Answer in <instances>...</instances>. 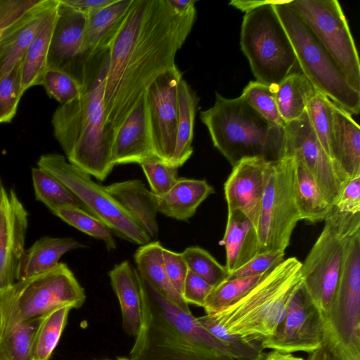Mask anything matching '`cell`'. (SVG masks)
<instances>
[{
    "mask_svg": "<svg viewBox=\"0 0 360 360\" xmlns=\"http://www.w3.org/2000/svg\"><path fill=\"white\" fill-rule=\"evenodd\" d=\"M195 19V6L179 13L167 0H133L106 56L103 100L112 136L150 84L176 66Z\"/></svg>",
    "mask_w": 360,
    "mask_h": 360,
    "instance_id": "1",
    "label": "cell"
},
{
    "mask_svg": "<svg viewBox=\"0 0 360 360\" xmlns=\"http://www.w3.org/2000/svg\"><path fill=\"white\" fill-rule=\"evenodd\" d=\"M142 323L130 351L131 360H262L266 352L257 341L220 340L192 313L158 292L141 276Z\"/></svg>",
    "mask_w": 360,
    "mask_h": 360,
    "instance_id": "2",
    "label": "cell"
},
{
    "mask_svg": "<svg viewBox=\"0 0 360 360\" xmlns=\"http://www.w3.org/2000/svg\"><path fill=\"white\" fill-rule=\"evenodd\" d=\"M106 56L80 96L60 105L51 120L54 136L68 161L100 181L105 180L115 166L113 136L106 122L103 100Z\"/></svg>",
    "mask_w": 360,
    "mask_h": 360,
    "instance_id": "3",
    "label": "cell"
},
{
    "mask_svg": "<svg viewBox=\"0 0 360 360\" xmlns=\"http://www.w3.org/2000/svg\"><path fill=\"white\" fill-rule=\"evenodd\" d=\"M301 266L296 257L284 259L238 301L209 315L230 335L263 342L273 336L302 287Z\"/></svg>",
    "mask_w": 360,
    "mask_h": 360,
    "instance_id": "4",
    "label": "cell"
},
{
    "mask_svg": "<svg viewBox=\"0 0 360 360\" xmlns=\"http://www.w3.org/2000/svg\"><path fill=\"white\" fill-rule=\"evenodd\" d=\"M200 117L232 167L244 158L275 161L285 155V128L268 122L240 96L226 98L216 93L214 105Z\"/></svg>",
    "mask_w": 360,
    "mask_h": 360,
    "instance_id": "5",
    "label": "cell"
},
{
    "mask_svg": "<svg viewBox=\"0 0 360 360\" xmlns=\"http://www.w3.org/2000/svg\"><path fill=\"white\" fill-rule=\"evenodd\" d=\"M324 221L322 231L301 266L302 288L323 323L334 300L347 243L360 231V213L341 212L333 207Z\"/></svg>",
    "mask_w": 360,
    "mask_h": 360,
    "instance_id": "6",
    "label": "cell"
},
{
    "mask_svg": "<svg viewBox=\"0 0 360 360\" xmlns=\"http://www.w3.org/2000/svg\"><path fill=\"white\" fill-rule=\"evenodd\" d=\"M85 300L84 290L72 271L59 262L51 270L18 281L0 292V333L62 307L78 309Z\"/></svg>",
    "mask_w": 360,
    "mask_h": 360,
    "instance_id": "7",
    "label": "cell"
},
{
    "mask_svg": "<svg viewBox=\"0 0 360 360\" xmlns=\"http://www.w3.org/2000/svg\"><path fill=\"white\" fill-rule=\"evenodd\" d=\"M300 220L294 193V160L285 154L270 162L257 229L248 236L246 260L266 251H285Z\"/></svg>",
    "mask_w": 360,
    "mask_h": 360,
    "instance_id": "8",
    "label": "cell"
},
{
    "mask_svg": "<svg viewBox=\"0 0 360 360\" xmlns=\"http://www.w3.org/2000/svg\"><path fill=\"white\" fill-rule=\"evenodd\" d=\"M273 6L292 44L301 72L316 91L350 115H358L360 91L351 85L286 1H275Z\"/></svg>",
    "mask_w": 360,
    "mask_h": 360,
    "instance_id": "9",
    "label": "cell"
},
{
    "mask_svg": "<svg viewBox=\"0 0 360 360\" xmlns=\"http://www.w3.org/2000/svg\"><path fill=\"white\" fill-rule=\"evenodd\" d=\"M245 12L240 30V48L257 81L276 85L297 64L290 39L273 4Z\"/></svg>",
    "mask_w": 360,
    "mask_h": 360,
    "instance_id": "10",
    "label": "cell"
},
{
    "mask_svg": "<svg viewBox=\"0 0 360 360\" xmlns=\"http://www.w3.org/2000/svg\"><path fill=\"white\" fill-rule=\"evenodd\" d=\"M324 343L334 360H360V231L349 239Z\"/></svg>",
    "mask_w": 360,
    "mask_h": 360,
    "instance_id": "11",
    "label": "cell"
},
{
    "mask_svg": "<svg viewBox=\"0 0 360 360\" xmlns=\"http://www.w3.org/2000/svg\"><path fill=\"white\" fill-rule=\"evenodd\" d=\"M37 165L63 183L84 204L87 210L102 221L116 236L143 245L150 237L133 217L91 176L58 153L41 155Z\"/></svg>",
    "mask_w": 360,
    "mask_h": 360,
    "instance_id": "12",
    "label": "cell"
},
{
    "mask_svg": "<svg viewBox=\"0 0 360 360\" xmlns=\"http://www.w3.org/2000/svg\"><path fill=\"white\" fill-rule=\"evenodd\" d=\"M294 11L335 63L351 85L360 91L359 54L348 22L337 0H292Z\"/></svg>",
    "mask_w": 360,
    "mask_h": 360,
    "instance_id": "13",
    "label": "cell"
},
{
    "mask_svg": "<svg viewBox=\"0 0 360 360\" xmlns=\"http://www.w3.org/2000/svg\"><path fill=\"white\" fill-rule=\"evenodd\" d=\"M285 154L300 160L319 186L326 201L333 207L349 180L327 155L305 112L285 127Z\"/></svg>",
    "mask_w": 360,
    "mask_h": 360,
    "instance_id": "14",
    "label": "cell"
},
{
    "mask_svg": "<svg viewBox=\"0 0 360 360\" xmlns=\"http://www.w3.org/2000/svg\"><path fill=\"white\" fill-rule=\"evenodd\" d=\"M323 343V319L301 288L290 300L285 316L273 336L261 344L264 349L309 354Z\"/></svg>",
    "mask_w": 360,
    "mask_h": 360,
    "instance_id": "15",
    "label": "cell"
},
{
    "mask_svg": "<svg viewBox=\"0 0 360 360\" xmlns=\"http://www.w3.org/2000/svg\"><path fill=\"white\" fill-rule=\"evenodd\" d=\"M182 72L177 65L159 76L148 88L146 100L157 157L169 162L174 153L178 125L177 89Z\"/></svg>",
    "mask_w": 360,
    "mask_h": 360,
    "instance_id": "16",
    "label": "cell"
},
{
    "mask_svg": "<svg viewBox=\"0 0 360 360\" xmlns=\"http://www.w3.org/2000/svg\"><path fill=\"white\" fill-rule=\"evenodd\" d=\"M86 16L59 0L57 19L48 54V68L65 72L84 89L90 78L81 58V47Z\"/></svg>",
    "mask_w": 360,
    "mask_h": 360,
    "instance_id": "17",
    "label": "cell"
},
{
    "mask_svg": "<svg viewBox=\"0 0 360 360\" xmlns=\"http://www.w3.org/2000/svg\"><path fill=\"white\" fill-rule=\"evenodd\" d=\"M27 227L26 209L13 190L4 188L0 202V292L17 281Z\"/></svg>",
    "mask_w": 360,
    "mask_h": 360,
    "instance_id": "18",
    "label": "cell"
},
{
    "mask_svg": "<svg viewBox=\"0 0 360 360\" xmlns=\"http://www.w3.org/2000/svg\"><path fill=\"white\" fill-rule=\"evenodd\" d=\"M270 162L259 157L241 160L233 167L224 186L228 213H243L251 222L253 233L257 226Z\"/></svg>",
    "mask_w": 360,
    "mask_h": 360,
    "instance_id": "19",
    "label": "cell"
},
{
    "mask_svg": "<svg viewBox=\"0 0 360 360\" xmlns=\"http://www.w3.org/2000/svg\"><path fill=\"white\" fill-rule=\"evenodd\" d=\"M133 0H115L86 16L81 47V58L89 77L93 62L108 52L129 13Z\"/></svg>",
    "mask_w": 360,
    "mask_h": 360,
    "instance_id": "20",
    "label": "cell"
},
{
    "mask_svg": "<svg viewBox=\"0 0 360 360\" xmlns=\"http://www.w3.org/2000/svg\"><path fill=\"white\" fill-rule=\"evenodd\" d=\"M155 157L145 94L114 134L112 162L141 165Z\"/></svg>",
    "mask_w": 360,
    "mask_h": 360,
    "instance_id": "21",
    "label": "cell"
},
{
    "mask_svg": "<svg viewBox=\"0 0 360 360\" xmlns=\"http://www.w3.org/2000/svg\"><path fill=\"white\" fill-rule=\"evenodd\" d=\"M58 0H39L15 20L0 40V79L22 59L44 18Z\"/></svg>",
    "mask_w": 360,
    "mask_h": 360,
    "instance_id": "22",
    "label": "cell"
},
{
    "mask_svg": "<svg viewBox=\"0 0 360 360\" xmlns=\"http://www.w3.org/2000/svg\"><path fill=\"white\" fill-rule=\"evenodd\" d=\"M111 286L119 300L122 328L136 336L142 323V291L137 269L127 260L115 264L108 272Z\"/></svg>",
    "mask_w": 360,
    "mask_h": 360,
    "instance_id": "23",
    "label": "cell"
},
{
    "mask_svg": "<svg viewBox=\"0 0 360 360\" xmlns=\"http://www.w3.org/2000/svg\"><path fill=\"white\" fill-rule=\"evenodd\" d=\"M107 192L133 217L142 229L155 239L159 227L156 196L140 179L113 183L105 186Z\"/></svg>",
    "mask_w": 360,
    "mask_h": 360,
    "instance_id": "24",
    "label": "cell"
},
{
    "mask_svg": "<svg viewBox=\"0 0 360 360\" xmlns=\"http://www.w3.org/2000/svg\"><path fill=\"white\" fill-rule=\"evenodd\" d=\"M333 162L348 179L360 175V127L352 115L333 104L331 137Z\"/></svg>",
    "mask_w": 360,
    "mask_h": 360,
    "instance_id": "25",
    "label": "cell"
},
{
    "mask_svg": "<svg viewBox=\"0 0 360 360\" xmlns=\"http://www.w3.org/2000/svg\"><path fill=\"white\" fill-rule=\"evenodd\" d=\"M214 193L205 179L177 178L165 194L155 195L158 212L179 221H188L207 198Z\"/></svg>",
    "mask_w": 360,
    "mask_h": 360,
    "instance_id": "26",
    "label": "cell"
},
{
    "mask_svg": "<svg viewBox=\"0 0 360 360\" xmlns=\"http://www.w3.org/2000/svg\"><path fill=\"white\" fill-rule=\"evenodd\" d=\"M82 248L86 246L73 238H40L23 251L18 266L17 281L51 270L64 254Z\"/></svg>",
    "mask_w": 360,
    "mask_h": 360,
    "instance_id": "27",
    "label": "cell"
},
{
    "mask_svg": "<svg viewBox=\"0 0 360 360\" xmlns=\"http://www.w3.org/2000/svg\"><path fill=\"white\" fill-rule=\"evenodd\" d=\"M58 4L44 18L24 55L21 64V86L23 94L30 87L41 85L48 68V54L57 19Z\"/></svg>",
    "mask_w": 360,
    "mask_h": 360,
    "instance_id": "28",
    "label": "cell"
},
{
    "mask_svg": "<svg viewBox=\"0 0 360 360\" xmlns=\"http://www.w3.org/2000/svg\"><path fill=\"white\" fill-rule=\"evenodd\" d=\"M163 247L159 241L141 245L134 254L139 276L158 292L181 309L190 312L188 304L170 283L165 271Z\"/></svg>",
    "mask_w": 360,
    "mask_h": 360,
    "instance_id": "29",
    "label": "cell"
},
{
    "mask_svg": "<svg viewBox=\"0 0 360 360\" xmlns=\"http://www.w3.org/2000/svg\"><path fill=\"white\" fill-rule=\"evenodd\" d=\"M177 98L179 115L176 141L169 164L179 168L191 158L193 152L192 143L199 98L183 78L178 85Z\"/></svg>",
    "mask_w": 360,
    "mask_h": 360,
    "instance_id": "30",
    "label": "cell"
},
{
    "mask_svg": "<svg viewBox=\"0 0 360 360\" xmlns=\"http://www.w3.org/2000/svg\"><path fill=\"white\" fill-rule=\"evenodd\" d=\"M292 158L294 193L301 219L313 224L324 221L333 207L328 203L317 182L302 162Z\"/></svg>",
    "mask_w": 360,
    "mask_h": 360,
    "instance_id": "31",
    "label": "cell"
},
{
    "mask_svg": "<svg viewBox=\"0 0 360 360\" xmlns=\"http://www.w3.org/2000/svg\"><path fill=\"white\" fill-rule=\"evenodd\" d=\"M274 86L278 110L286 123L300 119L316 92V89L301 72H292Z\"/></svg>",
    "mask_w": 360,
    "mask_h": 360,
    "instance_id": "32",
    "label": "cell"
},
{
    "mask_svg": "<svg viewBox=\"0 0 360 360\" xmlns=\"http://www.w3.org/2000/svg\"><path fill=\"white\" fill-rule=\"evenodd\" d=\"M32 179L36 199L42 202L51 212L66 207H79L89 212L63 183L46 170L32 167Z\"/></svg>",
    "mask_w": 360,
    "mask_h": 360,
    "instance_id": "33",
    "label": "cell"
},
{
    "mask_svg": "<svg viewBox=\"0 0 360 360\" xmlns=\"http://www.w3.org/2000/svg\"><path fill=\"white\" fill-rule=\"evenodd\" d=\"M43 317L23 321L0 333V360H34L32 344Z\"/></svg>",
    "mask_w": 360,
    "mask_h": 360,
    "instance_id": "34",
    "label": "cell"
},
{
    "mask_svg": "<svg viewBox=\"0 0 360 360\" xmlns=\"http://www.w3.org/2000/svg\"><path fill=\"white\" fill-rule=\"evenodd\" d=\"M70 309V307H62L43 317L32 344L34 360L49 359L66 325Z\"/></svg>",
    "mask_w": 360,
    "mask_h": 360,
    "instance_id": "35",
    "label": "cell"
},
{
    "mask_svg": "<svg viewBox=\"0 0 360 360\" xmlns=\"http://www.w3.org/2000/svg\"><path fill=\"white\" fill-rule=\"evenodd\" d=\"M266 273L249 277L226 279L214 286L207 297L203 306L206 314L217 313L238 301L255 286Z\"/></svg>",
    "mask_w": 360,
    "mask_h": 360,
    "instance_id": "36",
    "label": "cell"
},
{
    "mask_svg": "<svg viewBox=\"0 0 360 360\" xmlns=\"http://www.w3.org/2000/svg\"><path fill=\"white\" fill-rule=\"evenodd\" d=\"M252 230L251 222L243 213L239 211L228 213L222 242L226 249L225 266L229 274L240 266L248 236Z\"/></svg>",
    "mask_w": 360,
    "mask_h": 360,
    "instance_id": "37",
    "label": "cell"
},
{
    "mask_svg": "<svg viewBox=\"0 0 360 360\" xmlns=\"http://www.w3.org/2000/svg\"><path fill=\"white\" fill-rule=\"evenodd\" d=\"M53 213L69 225L102 240L108 251L116 249V241L112 230L89 212L79 207H66L57 209Z\"/></svg>",
    "mask_w": 360,
    "mask_h": 360,
    "instance_id": "38",
    "label": "cell"
},
{
    "mask_svg": "<svg viewBox=\"0 0 360 360\" xmlns=\"http://www.w3.org/2000/svg\"><path fill=\"white\" fill-rule=\"evenodd\" d=\"M333 104L328 97L316 91L306 108L311 127L325 152L331 159Z\"/></svg>",
    "mask_w": 360,
    "mask_h": 360,
    "instance_id": "39",
    "label": "cell"
},
{
    "mask_svg": "<svg viewBox=\"0 0 360 360\" xmlns=\"http://www.w3.org/2000/svg\"><path fill=\"white\" fill-rule=\"evenodd\" d=\"M240 96L268 122L285 128L286 124L279 114L273 85L250 82Z\"/></svg>",
    "mask_w": 360,
    "mask_h": 360,
    "instance_id": "40",
    "label": "cell"
},
{
    "mask_svg": "<svg viewBox=\"0 0 360 360\" xmlns=\"http://www.w3.org/2000/svg\"><path fill=\"white\" fill-rule=\"evenodd\" d=\"M181 255L189 270L214 287L229 278L230 274L226 266L200 247L186 248Z\"/></svg>",
    "mask_w": 360,
    "mask_h": 360,
    "instance_id": "41",
    "label": "cell"
},
{
    "mask_svg": "<svg viewBox=\"0 0 360 360\" xmlns=\"http://www.w3.org/2000/svg\"><path fill=\"white\" fill-rule=\"evenodd\" d=\"M21 64L22 60L0 79V124L12 121L23 95L21 86Z\"/></svg>",
    "mask_w": 360,
    "mask_h": 360,
    "instance_id": "42",
    "label": "cell"
},
{
    "mask_svg": "<svg viewBox=\"0 0 360 360\" xmlns=\"http://www.w3.org/2000/svg\"><path fill=\"white\" fill-rule=\"evenodd\" d=\"M41 85L49 96L56 100L60 105L74 101L83 91L82 85L74 77L53 68H47Z\"/></svg>",
    "mask_w": 360,
    "mask_h": 360,
    "instance_id": "43",
    "label": "cell"
},
{
    "mask_svg": "<svg viewBox=\"0 0 360 360\" xmlns=\"http://www.w3.org/2000/svg\"><path fill=\"white\" fill-rule=\"evenodd\" d=\"M140 165L151 192L155 195L166 193L178 178L179 168L162 161L158 157L147 160Z\"/></svg>",
    "mask_w": 360,
    "mask_h": 360,
    "instance_id": "44",
    "label": "cell"
},
{
    "mask_svg": "<svg viewBox=\"0 0 360 360\" xmlns=\"http://www.w3.org/2000/svg\"><path fill=\"white\" fill-rule=\"evenodd\" d=\"M284 255L285 251L281 250L257 254L231 272L228 279L264 274L283 261Z\"/></svg>",
    "mask_w": 360,
    "mask_h": 360,
    "instance_id": "45",
    "label": "cell"
},
{
    "mask_svg": "<svg viewBox=\"0 0 360 360\" xmlns=\"http://www.w3.org/2000/svg\"><path fill=\"white\" fill-rule=\"evenodd\" d=\"M214 286L188 269L183 285L181 296L188 304L203 307L205 300Z\"/></svg>",
    "mask_w": 360,
    "mask_h": 360,
    "instance_id": "46",
    "label": "cell"
},
{
    "mask_svg": "<svg viewBox=\"0 0 360 360\" xmlns=\"http://www.w3.org/2000/svg\"><path fill=\"white\" fill-rule=\"evenodd\" d=\"M162 258L165 271L170 283L181 295L184 283L188 271L181 253L163 248Z\"/></svg>",
    "mask_w": 360,
    "mask_h": 360,
    "instance_id": "47",
    "label": "cell"
},
{
    "mask_svg": "<svg viewBox=\"0 0 360 360\" xmlns=\"http://www.w3.org/2000/svg\"><path fill=\"white\" fill-rule=\"evenodd\" d=\"M39 0H0V40L8 28Z\"/></svg>",
    "mask_w": 360,
    "mask_h": 360,
    "instance_id": "48",
    "label": "cell"
},
{
    "mask_svg": "<svg viewBox=\"0 0 360 360\" xmlns=\"http://www.w3.org/2000/svg\"><path fill=\"white\" fill-rule=\"evenodd\" d=\"M333 207L341 212L360 213V175L347 181Z\"/></svg>",
    "mask_w": 360,
    "mask_h": 360,
    "instance_id": "49",
    "label": "cell"
},
{
    "mask_svg": "<svg viewBox=\"0 0 360 360\" xmlns=\"http://www.w3.org/2000/svg\"><path fill=\"white\" fill-rule=\"evenodd\" d=\"M115 0H61L66 6L88 16L111 4Z\"/></svg>",
    "mask_w": 360,
    "mask_h": 360,
    "instance_id": "50",
    "label": "cell"
},
{
    "mask_svg": "<svg viewBox=\"0 0 360 360\" xmlns=\"http://www.w3.org/2000/svg\"><path fill=\"white\" fill-rule=\"evenodd\" d=\"M269 1H231L229 4L242 11H249L268 3Z\"/></svg>",
    "mask_w": 360,
    "mask_h": 360,
    "instance_id": "51",
    "label": "cell"
},
{
    "mask_svg": "<svg viewBox=\"0 0 360 360\" xmlns=\"http://www.w3.org/2000/svg\"><path fill=\"white\" fill-rule=\"evenodd\" d=\"M262 360H304L302 356L292 354L283 353L276 350H271L266 352Z\"/></svg>",
    "mask_w": 360,
    "mask_h": 360,
    "instance_id": "52",
    "label": "cell"
},
{
    "mask_svg": "<svg viewBox=\"0 0 360 360\" xmlns=\"http://www.w3.org/2000/svg\"><path fill=\"white\" fill-rule=\"evenodd\" d=\"M171 7L176 12H185L195 6V0H167Z\"/></svg>",
    "mask_w": 360,
    "mask_h": 360,
    "instance_id": "53",
    "label": "cell"
},
{
    "mask_svg": "<svg viewBox=\"0 0 360 360\" xmlns=\"http://www.w3.org/2000/svg\"><path fill=\"white\" fill-rule=\"evenodd\" d=\"M304 360H334L324 345L319 349L309 354Z\"/></svg>",
    "mask_w": 360,
    "mask_h": 360,
    "instance_id": "54",
    "label": "cell"
},
{
    "mask_svg": "<svg viewBox=\"0 0 360 360\" xmlns=\"http://www.w3.org/2000/svg\"><path fill=\"white\" fill-rule=\"evenodd\" d=\"M4 187L1 183V181L0 179V202H1V198H2V195H3V192H4Z\"/></svg>",
    "mask_w": 360,
    "mask_h": 360,
    "instance_id": "55",
    "label": "cell"
},
{
    "mask_svg": "<svg viewBox=\"0 0 360 360\" xmlns=\"http://www.w3.org/2000/svg\"><path fill=\"white\" fill-rule=\"evenodd\" d=\"M122 360H131L130 359H127V358H122Z\"/></svg>",
    "mask_w": 360,
    "mask_h": 360,
    "instance_id": "56",
    "label": "cell"
},
{
    "mask_svg": "<svg viewBox=\"0 0 360 360\" xmlns=\"http://www.w3.org/2000/svg\"><path fill=\"white\" fill-rule=\"evenodd\" d=\"M122 358H118L116 360H122Z\"/></svg>",
    "mask_w": 360,
    "mask_h": 360,
    "instance_id": "57",
    "label": "cell"
}]
</instances>
